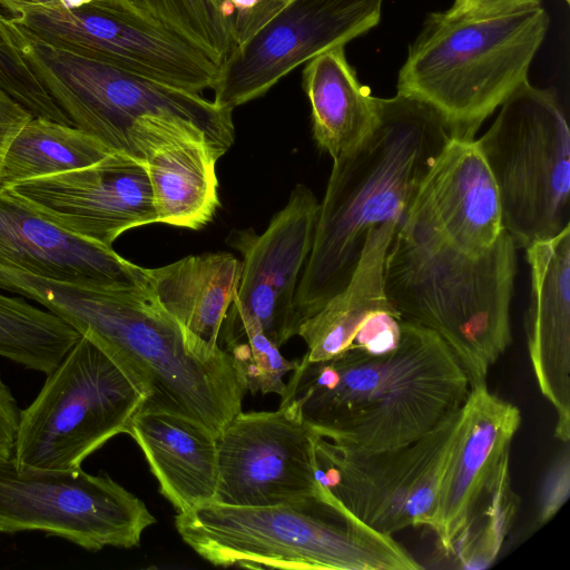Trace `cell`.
Returning a JSON list of instances; mask_svg holds the SVG:
<instances>
[{"label":"cell","instance_id":"cell-1","mask_svg":"<svg viewBox=\"0 0 570 570\" xmlns=\"http://www.w3.org/2000/svg\"><path fill=\"white\" fill-rule=\"evenodd\" d=\"M470 379L434 332L401 321L382 353L350 347L327 360H297L281 405L344 450L374 453L409 444L455 415Z\"/></svg>","mask_w":570,"mask_h":570},{"label":"cell","instance_id":"cell-2","mask_svg":"<svg viewBox=\"0 0 570 570\" xmlns=\"http://www.w3.org/2000/svg\"><path fill=\"white\" fill-rule=\"evenodd\" d=\"M377 102L374 129L333 159L312 249L294 297L297 331L346 286L370 229L391 219L401 222L451 139L444 120L428 104L399 94L377 98Z\"/></svg>","mask_w":570,"mask_h":570},{"label":"cell","instance_id":"cell-3","mask_svg":"<svg viewBox=\"0 0 570 570\" xmlns=\"http://www.w3.org/2000/svg\"><path fill=\"white\" fill-rule=\"evenodd\" d=\"M21 293L115 361L144 395L139 411L183 415L216 436L242 411L245 391L229 354L195 351L148 286L96 287L30 274Z\"/></svg>","mask_w":570,"mask_h":570},{"label":"cell","instance_id":"cell-4","mask_svg":"<svg viewBox=\"0 0 570 570\" xmlns=\"http://www.w3.org/2000/svg\"><path fill=\"white\" fill-rule=\"evenodd\" d=\"M175 527L186 544L217 567L422 568L393 537L365 524L323 484L315 493L267 507L210 502L177 513Z\"/></svg>","mask_w":570,"mask_h":570},{"label":"cell","instance_id":"cell-5","mask_svg":"<svg viewBox=\"0 0 570 570\" xmlns=\"http://www.w3.org/2000/svg\"><path fill=\"white\" fill-rule=\"evenodd\" d=\"M515 274L517 246L505 230L481 253L444 242L413 243L395 232L384 261V287L394 311L402 321L436 333L471 387L485 383L512 342Z\"/></svg>","mask_w":570,"mask_h":570},{"label":"cell","instance_id":"cell-6","mask_svg":"<svg viewBox=\"0 0 570 570\" xmlns=\"http://www.w3.org/2000/svg\"><path fill=\"white\" fill-rule=\"evenodd\" d=\"M549 24L541 4L473 18L431 12L409 46L396 94L431 106L451 137L474 139L485 119L528 81Z\"/></svg>","mask_w":570,"mask_h":570},{"label":"cell","instance_id":"cell-7","mask_svg":"<svg viewBox=\"0 0 570 570\" xmlns=\"http://www.w3.org/2000/svg\"><path fill=\"white\" fill-rule=\"evenodd\" d=\"M500 107L475 141L498 188L503 228L525 249L570 226V131L556 92L529 81Z\"/></svg>","mask_w":570,"mask_h":570},{"label":"cell","instance_id":"cell-8","mask_svg":"<svg viewBox=\"0 0 570 570\" xmlns=\"http://www.w3.org/2000/svg\"><path fill=\"white\" fill-rule=\"evenodd\" d=\"M16 35L27 63L73 126L112 151L135 157L130 132L147 115L177 116L194 122L219 158L234 144L232 111L200 94L45 45L17 27Z\"/></svg>","mask_w":570,"mask_h":570},{"label":"cell","instance_id":"cell-9","mask_svg":"<svg viewBox=\"0 0 570 570\" xmlns=\"http://www.w3.org/2000/svg\"><path fill=\"white\" fill-rule=\"evenodd\" d=\"M144 403L131 379L79 337L20 411L13 459L20 466L73 471L119 433Z\"/></svg>","mask_w":570,"mask_h":570},{"label":"cell","instance_id":"cell-10","mask_svg":"<svg viewBox=\"0 0 570 570\" xmlns=\"http://www.w3.org/2000/svg\"><path fill=\"white\" fill-rule=\"evenodd\" d=\"M0 10L29 38L159 83L200 94L218 78L202 50L110 0L77 9L10 1Z\"/></svg>","mask_w":570,"mask_h":570},{"label":"cell","instance_id":"cell-11","mask_svg":"<svg viewBox=\"0 0 570 570\" xmlns=\"http://www.w3.org/2000/svg\"><path fill=\"white\" fill-rule=\"evenodd\" d=\"M156 523L144 501L107 474L20 466L0 458V532L38 530L88 551L129 549Z\"/></svg>","mask_w":570,"mask_h":570},{"label":"cell","instance_id":"cell-12","mask_svg":"<svg viewBox=\"0 0 570 570\" xmlns=\"http://www.w3.org/2000/svg\"><path fill=\"white\" fill-rule=\"evenodd\" d=\"M383 0H273L235 32L219 66L214 102L234 108L264 96L317 55L366 33L381 20Z\"/></svg>","mask_w":570,"mask_h":570},{"label":"cell","instance_id":"cell-13","mask_svg":"<svg viewBox=\"0 0 570 570\" xmlns=\"http://www.w3.org/2000/svg\"><path fill=\"white\" fill-rule=\"evenodd\" d=\"M459 420L460 411L409 444L367 454L315 434L317 479L355 517L383 534L431 528Z\"/></svg>","mask_w":570,"mask_h":570},{"label":"cell","instance_id":"cell-14","mask_svg":"<svg viewBox=\"0 0 570 570\" xmlns=\"http://www.w3.org/2000/svg\"><path fill=\"white\" fill-rule=\"evenodd\" d=\"M314 438L289 407L240 411L217 435L214 502L267 507L317 492Z\"/></svg>","mask_w":570,"mask_h":570},{"label":"cell","instance_id":"cell-15","mask_svg":"<svg viewBox=\"0 0 570 570\" xmlns=\"http://www.w3.org/2000/svg\"><path fill=\"white\" fill-rule=\"evenodd\" d=\"M9 189L58 227L107 247L128 229L158 223L146 164L122 151Z\"/></svg>","mask_w":570,"mask_h":570},{"label":"cell","instance_id":"cell-16","mask_svg":"<svg viewBox=\"0 0 570 570\" xmlns=\"http://www.w3.org/2000/svg\"><path fill=\"white\" fill-rule=\"evenodd\" d=\"M320 203L304 184L257 234L234 229L226 242L243 256L237 295L227 313L257 323L277 346L297 334L294 297L312 249Z\"/></svg>","mask_w":570,"mask_h":570},{"label":"cell","instance_id":"cell-17","mask_svg":"<svg viewBox=\"0 0 570 570\" xmlns=\"http://www.w3.org/2000/svg\"><path fill=\"white\" fill-rule=\"evenodd\" d=\"M503 230L498 188L475 139L451 137L396 232L413 243L444 242L481 253Z\"/></svg>","mask_w":570,"mask_h":570},{"label":"cell","instance_id":"cell-18","mask_svg":"<svg viewBox=\"0 0 570 570\" xmlns=\"http://www.w3.org/2000/svg\"><path fill=\"white\" fill-rule=\"evenodd\" d=\"M136 158L148 171L157 222L200 229L219 207L216 161L207 135L177 116L147 115L132 126Z\"/></svg>","mask_w":570,"mask_h":570},{"label":"cell","instance_id":"cell-19","mask_svg":"<svg viewBox=\"0 0 570 570\" xmlns=\"http://www.w3.org/2000/svg\"><path fill=\"white\" fill-rule=\"evenodd\" d=\"M0 262L37 276L96 287H147L142 268L58 227L11 189H0Z\"/></svg>","mask_w":570,"mask_h":570},{"label":"cell","instance_id":"cell-20","mask_svg":"<svg viewBox=\"0 0 570 570\" xmlns=\"http://www.w3.org/2000/svg\"><path fill=\"white\" fill-rule=\"evenodd\" d=\"M521 424L519 409L489 391L471 387L460 410L459 429L430 529L441 549L452 552L468 519L502 462Z\"/></svg>","mask_w":570,"mask_h":570},{"label":"cell","instance_id":"cell-21","mask_svg":"<svg viewBox=\"0 0 570 570\" xmlns=\"http://www.w3.org/2000/svg\"><path fill=\"white\" fill-rule=\"evenodd\" d=\"M529 357L541 394L557 412L554 436L570 440V226L525 248Z\"/></svg>","mask_w":570,"mask_h":570},{"label":"cell","instance_id":"cell-22","mask_svg":"<svg viewBox=\"0 0 570 570\" xmlns=\"http://www.w3.org/2000/svg\"><path fill=\"white\" fill-rule=\"evenodd\" d=\"M127 434L141 449L159 492L177 513L214 502L217 436L189 417L161 411H137Z\"/></svg>","mask_w":570,"mask_h":570},{"label":"cell","instance_id":"cell-23","mask_svg":"<svg viewBox=\"0 0 570 570\" xmlns=\"http://www.w3.org/2000/svg\"><path fill=\"white\" fill-rule=\"evenodd\" d=\"M242 268V261L227 252L189 255L146 268L149 289L183 326L193 348L205 357L225 351L218 345L219 333L237 295Z\"/></svg>","mask_w":570,"mask_h":570},{"label":"cell","instance_id":"cell-24","mask_svg":"<svg viewBox=\"0 0 570 570\" xmlns=\"http://www.w3.org/2000/svg\"><path fill=\"white\" fill-rule=\"evenodd\" d=\"M400 219L370 229L358 264L346 286L298 327L309 361L332 358L352 347L365 322L394 308L384 287V261Z\"/></svg>","mask_w":570,"mask_h":570},{"label":"cell","instance_id":"cell-25","mask_svg":"<svg viewBox=\"0 0 570 570\" xmlns=\"http://www.w3.org/2000/svg\"><path fill=\"white\" fill-rule=\"evenodd\" d=\"M302 85L311 105L313 137L333 159L360 144L376 126L379 97L360 82L344 46L308 60Z\"/></svg>","mask_w":570,"mask_h":570},{"label":"cell","instance_id":"cell-26","mask_svg":"<svg viewBox=\"0 0 570 570\" xmlns=\"http://www.w3.org/2000/svg\"><path fill=\"white\" fill-rule=\"evenodd\" d=\"M112 150L86 131L32 117L9 144L0 167V189L92 165Z\"/></svg>","mask_w":570,"mask_h":570},{"label":"cell","instance_id":"cell-27","mask_svg":"<svg viewBox=\"0 0 570 570\" xmlns=\"http://www.w3.org/2000/svg\"><path fill=\"white\" fill-rule=\"evenodd\" d=\"M62 318L0 292V356L26 368L49 374L79 340Z\"/></svg>","mask_w":570,"mask_h":570},{"label":"cell","instance_id":"cell-28","mask_svg":"<svg viewBox=\"0 0 570 570\" xmlns=\"http://www.w3.org/2000/svg\"><path fill=\"white\" fill-rule=\"evenodd\" d=\"M180 37L220 66L234 46L228 0H110Z\"/></svg>","mask_w":570,"mask_h":570},{"label":"cell","instance_id":"cell-29","mask_svg":"<svg viewBox=\"0 0 570 570\" xmlns=\"http://www.w3.org/2000/svg\"><path fill=\"white\" fill-rule=\"evenodd\" d=\"M219 335L245 393H285V375L296 367L297 360L285 358L257 323L227 313Z\"/></svg>","mask_w":570,"mask_h":570},{"label":"cell","instance_id":"cell-30","mask_svg":"<svg viewBox=\"0 0 570 570\" xmlns=\"http://www.w3.org/2000/svg\"><path fill=\"white\" fill-rule=\"evenodd\" d=\"M517 503L508 458L478 500L452 550L456 552L461 568L482 569L495 560L514 519Z\"/></svg>","mask_w":570,"mask_h":570},{"label":"cell","instance_id":"cell-31","mask_svg":"<svg viewBox=\"0 0 570 570\" xmlns=\"http://www.w3.org/2000/svg\"><path fill=\"white\" fill-rule=\"evenodd\" d=\"M0 90L33 117L73 126L27 63L18 45L14 24L0 10Z\"/></svg>","mask_w":570,"mask_h":570},{"label":"cell","instance_id":"cell-32","mask_svg":"<svg viewBox=\"0 0 570 570\" xmlns=\"http://www.w3.org/2000/svg\"><path fill=\"white\" fill-rule=\"evenodd\" d=\"M570 492L569 442L550 464L539 492L537 522L543 525L562 508Z\"/></svg>","mask_w":570,"mask_h":570},{"label":"cell","instance_id":"cell-33","mask_svg":"<svg viewBox=\"0 0 570 570\" xmlns=\"http://www.w3.org/2000/svg\"><path fill=\"white\" fill-rule=\"evenodd\" d=\"M20 409L0 371V458L13 455Z\"/></svg>","mask_w":570,"mask_h":570},{"label":"cell","instance_id":"cell-34","mask_svg":"<svg viewBox=\"0 0 570 570\" xmlns=\"http://www.w3.org/2000/svg\"><path fill=\"white\" fill-rule=\"evenodd\" d=\"M541 0H454L445 11L450 17H488L540 4Z\"/></svg>","mask_w":570,"mask_h":570},{"label":"cell","instance_id":"cell-35","mask_svg":"<svg viewBox=\"0 0 570 570\" xmlns=\"http://www.w3.org/2000/svg\"><path fill=\"white\" fill-rule=\"evenodd\" d=\"M32 117L27 109L0 90V167L9 144Z\"/></svg>","mask_w":570,"mask_h":570},{"label":"cell","instance_id":"cell-36","mask_svg":"<svg viewBox=\"0 0 570 570\" xmlns=\"http://www.w3.org/2000/svg\"><path fill=\"white\" fill-rule=\"evenodd\" d=\"M234 7V14H244L255 7H257L263 0H228Z\"/></svg>","mask_w":570,"mask_h":570},{"label":"cell","instance_id":"cell-37","mask_svg":"<svg viewBox=\"0 0 570 570\" xmlns=\"http://www.w3.org/2000/svg\"><path fill=\"white\" fill-rule=\"evenodd\" d=\"M91 1L92 0H59L61 6L69 8V9H77V8L87 6Z\"/></svg>","mask_w":570,"mask_h":570},{"label":"cell","instance_id":"cell-38","mask_svg":"<svg viewBox=\"0 0 570 570\" xmlns=\"http://www.w3.org/2000/svg\"><path fill=\"white\" fill-rule=\"evenodd\" d=\"M10 1H20V2H30V3H42V4H60L59 0H0V4L10 2Z\"/></svg>","mask_w":570,"mask_h":570},{"label":"cell","instance_id":"cell-39","mask_svg":"<svg viewBox=\"0 0 570 570\" xmlns=\"http://www.w3.org/2000/svg\"><path fill=\"white\" fill-rule=\"evenodd\" d=\"M278 1H281V2H283V3H286V2H288V1H291V0H278Z\"/></svg>","mask_w":570,"mask_h":570},{"label":"cell","instance_id":"cell-40","mask_svg":"<svg viewBox=\"0 0 570 570\" xmlns=\"http://www.w3.org/2000/svg\"><path fill=\"white\" fill-rule=\"evenodd\" d=\"M566 2H569V0H564Z\"/></svg>","mask_w":570,"mask_h":570}]
</instances>
